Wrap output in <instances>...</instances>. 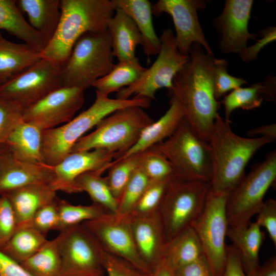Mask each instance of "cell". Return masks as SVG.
<instances>
[{
    "instance_id": "1",
    "label": "cell",
    "mask_w": 276,
    "mask_h": 276,
    "mask_svg": "<svg viewBox=\"0 0 276 276\" xmlns=\"http://www.w3.org/2000/svg\"><path fill=\"white\" fill-rule=\"evenodd\" d=\"M189 55V60L174 77L169 92L180 104L184 119L192 130L208 142L220 104L213 92L215 58L196 43L191 45Z\"/></svg>"
},
{
    "instance_id": "2",
    "label": "cell",
    "mask_w": 276,
    "mask_h": 276,
    "mask_svg": "<svg viewBox=\"0 0 276 276\" xmlns=\"http://www.w3.org/2000/svg\"><path fill=\"white\" fill-rule=\"evenodd\" d=\"M273 142L267 137L237 135L229 122L218 114L208 141L212 161L210 189L228 194L244 176L246 165L256 152Z\"/></svg>"
},
{
    "instance_id": "3",
    "label": "cell",
    "mask_w": 276,
    "mask_h": 276,
    "mask_svg": "<svg viewBox=\"0 0 276 276\" xmlns=\"http://www.w3.org/2000/svg\"><path fill=\"white\" fill-rule=\"evenodd\" d=\"M116 8L109 0H61L59 22L41 58L62 66L82 35L107 30Z\"/></svg>"
},
{
    "instance_id": "4",
    "label": "cell",
    "mask_w": 276,
    "mask_h": 276,
    "mask_svg": "<svg viewBox=\"0 0 276 276\" xmlns=\"http://www.w3.org/2000/svg\"><path fill=\"white\" fill-rule=\"evenodd\" d=\"M151 102L147 98L135 97L127 100L112 99L96 91L95 100L87 109L63 125L42 130L41 154L44 163L50 166L59 163L85 133L115 111L132 106L148 108Z\"/></svg>"
},
{
    "instance_id": "5",
    "label": "cell",
    "mask_w": 276,
    "mask_h": 276,
    "mask_svg": "<svg viewBox=\"0 0 276 276\" xmlns=\"http://www.w3.org/2000/svg\"><path fill=\"white\" fill-rule=\"evenodd\" d=\"M154 121L141 107L120 109L103 119L94 131L80 138L71 153L103 149L115 153L116 158L132 147L143 130Z\"/></svg>"
},
{
    "instance_id": "6",
    "label": "cell",
    "mask_w": 276,
    "mask_h": 276,
    "mask_svg": "<svg viewBox=\"0 0 276 276\" xmlns=\"http://www.w3.org/2000/svg\"><path fill=\"white\" fill-rule=\"evenodd\" d=\"M109 31L88 32L76 42L61 66L63 86L85 89L109 73L115 64Z\"/></svg>"
},
{
    "instance_id": "7",
    "label": "cell",
    "mask_w": 276,
    "mask_h": 276,
    "mask_svg": "<svg viewBox=\"0 0 276 276\" xmlns=\"http://www.w3.org/2000/svg\"><path fill=\"white\" fill-rule=\"evenodd\" d=\"M151 148L169 161L175 176L210 183L212 161L208 143L194 132L185 119L170 136Z\"/></svg>"
},
{
    "instance_id": "8",
    "label": "cell",
    "mask_w": 276,
    "mask_h": 276,
    "mask_svg": "<svg viewBox=\"0 0 276 276\" xmlns=\"http://www.w3.org/2000/svg\"><path fill=\"white\" fill-rule=\"evenodd\" d=\"M210 183L173 175L158 211L167 241L191 226L203 210Z\"/></svg>"
},
{
    "instance_id": "9",
    "label": "cell",
    "mask_w": 276,
    "mask_h": 276,
    "mask_svg": "<svg viewBox=\"0 0 276 276\" xmlns=\"http://www.w3.org/2000/svg\"><path fill=\"white\" fill-rule=\"evenodd\" d=\"M276 178V151L254 166L228 194L226 215L228 226H247L264 202V197Z\"/></svg>"
},
{
    "instance_id": "10",
    "label": "cell",
    "mask_w": 276,
    "mask_h": 276,
    "mask_svg": "<svg viewBox=\"0 0 276 276\" xmlns=\"http://www.w3.org/2000/svg\"><path fill=\"white\" fill-rule=\"evenodd\" d=\"M227 195L210 188L203 210L191 225L198 237L214 276L222 275L225 264Z\"/></svg>"
},
{
    "instance_id": "11",
    "label": "cell",
    "mask_w": 276,
    "mask_h": 276,
    "mask_svg": "<svg viewBox=\"0 0 276 276\" xmlns=\"http://www.w3.org/2000/svg\"><path fill=\"white\" fill-rule=\"evenodd\" d=\"M159 38L161 47L155 61L136 81L118 91L116 98L127 100L134 96L155 100L158 90L171 89L174 77L188 62L189 55L179 52L171 29H165Z\"/></svg>"
},
{
    "instance_id": "12",
    "label": "cell",
    "mask_w": 276,
    "mask_h": 276,
    "mask_svg": "<svg viewBox=\"0 0 276 276\" xmlns=\"http://www.w3.org/2000/svg\"><path fill=\"white\" fill-rule=\"evenodd\" d=\"M61 258L60 276H104L102 248L81 224L60 232L56 237Z\"/></svg>"
},
{
    "instance_id": "13",
    "label": "cell",
    "mask_w": 276,
    "mask_h": 276,
    "mask_svg": "<svg viewBox=\"0 0 276 276\" xmlns=\"http://www.w3.org/2000/svg\"><path fill=\"white\" fill-rule=\"evenodd\" d=\"M81 224L95 237L104 250L127 261L145 273H151V270L137 250L129 215L106 212Z\"/></svg>"
},
{
    "instance_id": "14",
    "label": "cell",
    "mask_w": 276,
    "mask_h": 276,
    "mask_svg": "<svg viewBox=\"0 0 276 276\" xmlns=\"http://www.w3.org/2000/svg\"><path fill=\"white\" fill-rule=\"evenodd\" d=\"M63 86L61 66L41 58L0 86V97L25 109Z\"/></svg>"
},
{
    "instance_id": "15",
    "label": "cell",
    "mask_w": 276,
    "mask_h": 276,
    "mask_svg": "<svg viewBox=\"0 0 276 276\" xmlns=\"http://www.w3.org/2000/svg\"><path fill=\"white\" fill-rule=\"evenodd\" d=\"M206 2L200 0H159L152 6V14L163 13L171 16L176 31V44L179 52L189 55L192 44L196 43L208 55L213 52L207 41L199 23L197 11L204 9Z\"/></svg>"
},
{
    "instance_id": "16",
    "label": "cell",
    "mask_w": 276,
    "mask_h": 276,
    "mask_svg": "<svg viewBox=\"0 0 276 276\" xmlns=\"http://www.w3.org/2000/svg\"><path fill=\"white\" fill-rule=\"evenodd\" d=\"M84 102V90L63 86L26 108L22 120L42 130L51 129L72 120Z\"/></svg>"
},
{
    "instance_id": "17",
    "label": "cell",
    "mask_w": 276,
    "mask_h": 276,
    "mask_svg": "<svg viewBox=\"0 0 276 276\" xmlns=\"http://www.w3.org/2000/svg\"><path fill=\"white\" fill-rule=\"evenodd\" d=\"M254 1L227 0L221 14L213 21L223 53H239L247 47L249 39L257 40L259 34L250 33L248 24Z\"/></svg>"
},
{
    "instance_id": "18",
    "label": "cell",
    "mask_w": 276,
    "mask_h": 276,
    "mask_svg": "<svg viewBox=\"0 0 276 276\" xmlns=\"http://www.w3.org/2000/svg\"><path fill=\"white\" fill-rule=\"evenodd\" d=\"M116 155L103 149L71 153L59 163L51 166L54 177L50 185L56 192L71 194L82 192L76 182V179L88 171L104 173L108 170Z\"/></svg>"
},
{
    "instance_id": "19",
    "label": "cell",
    "mask_w": 276,
    "mask_h": 276,
    "mask_svg": "<svg viewBox=\"0 0 276 276\" xmlns=\"http://www.w3.org/2000/svg\"><path fill=\"white\" fill-rule=\"evenodd\" d=\"M53 177L51 166L21 160L7 145L0 146V196L30 184L50 185Z\"/></svg>"
},
{
    "instance_id": "20",
    "label": "cell",
    "mask_w": 276,
    "mask_h": 276,
    "mask_svg": "<svg viewBox=\"0 0 276 276\" xmlns=\"http://www.w3.org/2000/svg\"><path fill=\"white\" fill-rule=\"evenodd\" d=\"M130 217L138 253L152 271L165 257L167 242L158 211L142 216Z\"/></svg>"
},
{
    "instance_id": "21",
    "label": "cell",
    "mask_w": 276,
    "mask_h": 276,
    "mask_svg": "<svg viewBox=\"0 0 276 276\" xmlns=\"http://www.w3.org/2000/svg\"><path fill=\"white\" fill-rule=\"evenodd\" d=\"M5 195L12 206L17 227L30 226L36 212L57 199L56 191L45 183L26 185Z\"/></svg>"
},
{
    "instance_id": "22",
    "label": "cell",
    "mask_w": 276,
    "mask_h": 276,
    "mask_svg": "<svg viewBox=\"0 0 276 276\" xmlns=\"http://www.w3.org/2000/svg\"><path fill=\"white\" fill-rule=\"evenodd\" d=\"M170 96V106L165 114L146 127L135 144L113 160H120L142 153L167 139L175 132L184 119V113L177 99L173 96Z\"/></svg>"
},
{
    "instance_id": "23",
    "label": "cell",
    "mask_w": 276,
    "mask_h": 276,
    "mask_svg": "<svg viewBox=\"0 0 276 276\" xmlns=\"http://www.w3.org/2000/svg\"><path fill=\"white\" fill-rule=\"evenodd\" d=\"M116 7L122 10L136 25L142 38V47L147 63L151 56L158 55L161 43L152 21V5L148 0H111Z\"/></svg>"
},
{
    "instance_id": "24",
    "label": "cell",
    "mask_w": 276,
    "mask_h": 276,
    "mask_svg": "<svg viewBox=\"0 0 276 276\" xmlns=\"http://www.w3.org/2000/svg\"><path fill=\"white\" fill-rule=\"evenodd\" d=\"M107 30L111 37L112 53L118 61L135 57L137 45L142 46L141 35L134 21L122 10L116 8L108 20Z\"/></svg>"
},
{
    "instance_id": "25",
    "label": "cell",
    "mask_w": 276,
    "mask_h": 276,
    "mask_svg": "<svg viewBox=\"0 0 276 276\" xmlns=\"http://www.w3.org/2000/svg\"><path fill=\"white\" fill-rule=\"evenodd\" d=\"M41 58L40 52L26 43L7 40L0 31V86Z\"/></svg>"
},
{
    "instance_id": "26",
    "label": "cell",
    "mask_w": 276,
    "mask_h": 276,
    "mask_svg": "<svg viewBox=\"0 0 276 276\" xmlns=\"http://www.w3.org/2000/svg\"><path fill=\"white\" fill-rule=\"evenodd\" d=\"M0 30L6 31L40 52L48 43L27 21L14 0H0Z\"/></svg>"
},
{
    "instance_id": "27",
    "label": "cell",
    "mask_w": 276,
    "mask_h": 276,
    "mask_svg": "<svg viewBox=\"0 0 276 276\" xmlns=\"http://www.w3.org/2000/svg\"><path fill=\"white\" fill-rule=\"evenodd\" d=\"M226 236L237 249L245 273L260 265L259 251L264 239V234L256 222H250L243 227L228 226Z\"/></svg>"
},
{
    "instance_id": "28",
    "label": "cell",
    "mask_w": 276,
    "mask_h": 276,
    "mask_svg": "<svg viewBox=\"0 0 276 276\" xmlns=\"http://www.w3.org/2000/svg\"><path fill=\"white\" fill-rule=\"evenodd\" d=\"M17 5L27 14L29 23L49 42L58 27L61 16L60 0H17Z\"/></svg>"
},
{
    "instance_id": "29",
    "label": "cell",
    "mask_w": 276,
    "mask_h": 276,
    "mask_svg": "<svg viewBox=\"0 0 276 276\" xmlns=\"http://www.w3.org/2000/svg\"><path fill=\"white\" fill-rule=\"evenodd\" d=\"M42 130L37 126L21 121L5 143L18 159L44 164L41 154Z\"/></svg>"
},
{
    "instance_id": "30",
    "label": "cell",
    "mask_w": 276,
    "mask_h": 276,
    "mask_svg": "<svg viewBox=\"0 0 276 276\" xmlns=\"http://www.w3.org/2000/svg\"><path fill=\"white\" fill-rule=\"evenodd\" d=\"M266 96L270 100H275V87L274 80L253 84L247 87H238L224 96L220 102L224 106L225 120L230 122L232 112L236 109L250 110L261 106L263 97Z\"/></svg>"
},
{
    "instance_id": "31",
    "label": "cell",
    "mask_w": 276,
    "mask_h": 276,
    "mask_svg": "<svg viewBox=\"0 0 276 276\" xmlns=\"http://www.w3.org/2000/svg\"><path fill=\"white\" fill-rule=\"evenodd\" d=\"M203 256L200 241L191 226L168 241L166 245L165 257L175 270Z\"/></svg>"
},
{
    "instance_id": "32",
    "label": "cell",
    "mask_w": 276,
    "mask_h": 276,
    "mask_svg": "<svg viewBox=\"0 0 276 276\" xmlns=\"http://www.w3.org/2000/svg\"><path fill=\"white\" fill-rule=\"evenodd\" d=\"M137 57L119 61L112 70L104 77L97 80L92 87L102 95L108 96L118 92L136 81L146 71Z\"/></svg>"
},
{
    "instance_id": "33",
    "label": "cell",
    "mask_w": 276,
    "mask_h": 276,
    "mask_svg": "<svg viewBox=\"0 0 276 276\" xmlns=\"http://www.w3.org/2000/svg\"><path fill=\"white\" fill-rule=\"evenodd\" d=\"M45 236L31 225L17 227L9 241L0 250L21 264L37 251L48 241Z\"/></svg>"
},
{
    "instance_id": "34",
    "label": "cell",
    "mask_w": 276,
    "mask_h": 276,
    "mask_svg": "<svg viewBox=\"0 0 276 276\" xmlns=\"http://www.w3.org/2000/svg\"><path fill=\"white\" fill-rule=\"evenodd\" d=\"M20 264L33 276H60L61 258L56 238L48 240Z\"/></svg>"
},
{
    "instance_id": "35",
    "label": "cell",
    "mask_w": 276,
    "mask_h": 276,
    "mask_svg": "<svg viewBox=\"0 0 276 276\" xmlns=\"http://www.w3.org/2000/svg\"><path fill=\"white\" fill-rule=\"evenodd\" d=\"M100 171H88L80 175L76 180L81 192H86L94 203L106 211L117 213L118 201L111 193L105 177Z\"/></svg>"
},
{
    "instance_id": "36",
    "label": "cell",
    "mask_w": 276,
    "mask_h": 276,
    "mask_svg": "<svg viewBox=\"0 0 276 276\" xmlns=\"http://www.w3.org/2000/svg\"><path fill=\"white\" fill-rule=\"evenodd\" d=\"M57 206L59 216L58 231L60 232L109 212L94 203L88 205H73L63 199H57Z\"/></svg>"
},
{
    "instance_id": "37",
    "label": "cell",
    "mask_w": 276,
    "mask_h": 276,
    "mask_svg": "<svg viewBox=\"0 0 276 276\" xmlns=\"http://www.w3.org/2000/svg\"><path fill=\"white\" fill-rule=\"evenodd\" d=\"M143 152L110 162L105 177L111 193L117 200L133 173L140 167Z\"/></svg>"
},
{
    "instance_id": "38",
    "label": "cell",
    "mask_w": 276,
    "mask_h": 276,
    "mask_svg": "<svg viewBox=\"0 0 276 276\" xmlns=\"http://www.w3.org/2000/svg\"><path fill=\"white\" fill-rule=\"evenodd\" d=\"M150 180L139 167L133 173L118 199L117 213L130 215Z\"/></svg>"
},
{
    "instance_id": "39",
    "label": "cell",
    "mask_w": 276,
    "mask_h": 276,
    "mask_svg": "<svg viewBox=\"0 0 276 276\" xmlns=\"http://www.w3.org/2000/svg\"><path fill=\"white\" fill-rule=\"evenodd\" d=\"M172 176L150 180L129 215L132 217L142 216L157 211Z\"/></svg>"
},
{
    "instance_id": "40",
    "label": "cell",
    "mask_w": 276,
    "mask_h": 276,
    "mask_svg": "<svg viewBox=\"0 0 276 276\" xmlns=\"http://www.w3.org/2000/svg\"><path fill=\"white\" fill-rule=\"evenodd\" d=\"M25 108L12 101L0 97V146L22 121Z\"/></svg>"
},
{
    "instance_id": "41",
    "label": "cell",
    "mask_w": 276,
    "mask_h": 276,
    "mask_svg": "<svg viewBox=\"0 0 276 276\" xmlns=\"http://www.w3.org/2000/svg\"><path fill=\"white\" fill-rule=\"evenodd\" d=\"M140 167L150 180L166 178L174 175L169 161L151 148L143 152Z\"/></svg>"
},
{
    "instance_id": "42",
    "label": "cell",
    "mask_w": 276,
    "mask_h": 276,
    "mask_svg": "<svg viewBox=\"0 0 276 276\" xmlns=\"http://www.w3.org/2000/svg\"><path fill=\"white\" fill-rule=\"evenodd\" d=\"M214 66L213 86L214 95L216 100L224 96L227 92L247 83L245 79L228 74V63L226 60L214 58Z\"/></svg>"
},
{
    "instance_id": "43",
    "label": "cell",
    "mask_w": 276,
    "mask_h": 276,
    "mask_svg": "<svg viewBox=\"0 0 276 276\" xmlns=\"http://www.w3.org/2000/svg\"><path fill=\"white\" fill-rule=\"evenodd\" d=\"M101 259L105 276H150L151 274L141 271L127 261L103 248Z\"/></svg>"
},
{
    "instance_id": "44",
    "label": "cell",
    "mask_w": 276,
    "mask_h": 276,
    "mask_svg": "<svg viewBox=\"0 0 276 276\" xmlns=\"http://www.w3.org/2000/svg\"><path fill=\"white\" fill-rule=\"evenodd\" d=\"M31 225L46 235L51 230H58L57 199L40 208L34 215Z\"/></svg>"
},
{
    "instance_id": "45",
    "label": "cell",
    "mask_w": 276,
    "mask_h": 276,
    "mask_svg": "<svg viewBox=\"0 0 276 276\" xmlns=\"http://www.w3.org/2000/svg\"><path fill=\"white\" fill-rule=\"evenodd\" d=\"M17 227L15 216L8 198L5 195L0 196V249L9 241Z\"/></svg>"
},
{
    "instance_id": "46",
    "label": "cell",
    "mask_w": 276,
    "mask_h": 276,
    "mask_svg": "<svg viewBox=\"0 0 276 276\" xmlns=\"http://www.w3.org/2000/svg\"><path fill=\"white\" fill-rule=\"evenodd\" d=\"M256 222L264 227L274 246H276V200L270 198L264 201L257 213Z\"/></svg>"
},
{
    "instance_id": "47",
    "label": "cell",
    "mask_w": 276,
    "mask_h": 276,
    "mask_svg": "<svg viewBox=\"0 0 276 276\" xmlns=\"http://www.w3.org/2000/svg\"><path fill=\"white\" fill-rule=\"evenodd\" d=\"M259 35L261 38L257 39V42L255 44L246 47L239 53L243 61L248 62L256 60L259 53L265 46L275 40L276 27H268L262 30Z\"/></svg>"
},
{
    "instance_id": "48",
    "label": "cell",
    "mask_w": 276,
    "mask_h": 276,
    "mask_svg": "<svg viewBox=\"0 0 276 276\" xmlns=\"http://www.w3.org/2000/svg\"><path fill=\"white\" fill-rule=\"evenodd\" d=\"M222 276H246L239 255L233 245L226 246V261Z\"/></svg>"
},
{
    "instance_id": "49",
    "label": "cell",
    "mask_w": 276,
    "mask_h": 276,
    "mask_svg": "<svg viewBox=\"0 0 276 276\" xmlns=\"http://www.w3.org/2000/svg\"><path fill=\"white\" fill-rule=\"evenodd\" d=\"M177 276H214L204 256L176 270Z\"/></svg>"
},
{
    "instance_id": "50",
    "label": "cell",
    "mask_w": 276,
    "mask_h": 276,
    "mask_svg": "<svg viewBox=\"0 0 276 276\" xmlns=\"http://www.w3.org/2000/svg\"><path fill=\"white\" fill-rule=\"evenodd\" d=\"M0 276H33L0 250Z\"/></svg>"
},
{
    "instance_id": "51",
    "label": "cell",
    "mask_w": 276,
    "mask_h": 276,
    "mask_svg": "<svg viewBox=\"0 0 276 276\" xmlns=\"http://www.w3.org/2000/svg\"><path fill=\"white\" fill-rule=\"evenodd\" d=\"M246 276H276V257L272 256L252 271L245 273Z\"/></svg>"
},
{
    "instance_id": "52",
    "label": "cell",
    "mask_w": 276,
    "mask_h": 276,
    "mask_svg": "<svg viewBox=\"0 0 276 276\" xmlns=\"http://www.w3.org/2000/svg\"><path fill=\"white\" fill-rule=\"evenodd\" d=\"M249 137H255L257 135L269 138L274 141L276 139V124H271L261 126L249 130L247 133Z\"/></svg>"
},
{
    "instance_id": "53",
    "label": "cell",
    "mask_w": 276,
    "mask_h": 276,
    "mask_svg": "<svg viewBox=\"0 0 276 276\" xmlns=\"http://www.w3.org/2000/svg\"><path fill=\"white\" fill-rule=\"evenodd\" d=\"M150 276H177L176 270L164 257L153 268Z\"/></svg>"
},
{
    "instance_id": "54",
    "label": "cell",
    "mask_w": 276,
    "mask_h": 276,
    "mask_svg": "<svg viewBox=\"0 0 276 276\" xmlns=\"http://www.w3.org/2000/svg\"><path fill=\"white\" fill-rule=\"evenodd\" d=\"M104 276H105V275Z\"/></svg>"
}]
</instances>
